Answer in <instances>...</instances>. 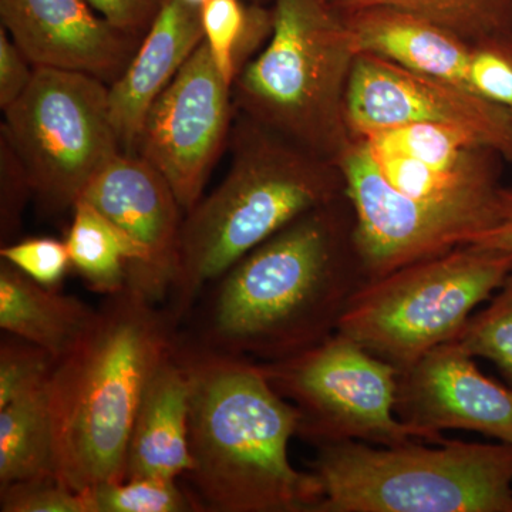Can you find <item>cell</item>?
Instances as JSON below:
<instances>
[{"label": "cell", "mask_w": 512, "mask_h": 512, "mask_svg": "<svg viewBox=\"0 0 512 512\" xmlns=\"http://www.w3.org/2000/svg\"><path fill=\"white\" fill-rule=\"evenodd\" d=\"M353 232L346 195L296 218L205 288L184 338L212 352L269 363L335 335L367 282Z\"/></svg>", "instance_id": "1"}, {"label": "cell", "mask_w": 512, "mask_h": 512, "mask_svg": "<svg viewBox=\"0 0 512 512\" xmlns=\"http://www.w3.org/2000/svg\"><path fill=\"white\" fill-rule=\"evenodd\" d=\"M191 382L190 483L197 511L313 512L318 477L288 457L299 413L261 365L194 345L178 333Z\"/></svg>", "instance_id": "2"}, {"label": "cell", "mask_w": 512, "mask_h": 512, "mask_svg": "<svg viewBox=\"0 0 512 512\" xmlns=\"http://www.w3.org/2000/svg\"><path fill=\"white\" fill-rule=\"evenodd\" d=\"M178 326L126 288L106 296L50 377L56 476L79 493L126 480L131 431L151 376Z\"/></svg>", "instance_id": "3"}, {"label": "cell", "mask_w": 512, "mask_h": 512, "mask_svg": "<svg viewBox=\"0 0 512 512\" xmlns=\"http://www.w3.org/2000/svg\"><path fill=\"white\" fill-rule=\"evenodd\" d=\"M222 183L187 212L165 311L180 325L207 286L306 212L345 195L338 164L238 114Z\"/></svg>", "instance_id": "4"}, {"label": "cell", "mask_w": 512, "mask_h": 512, "mask_svg": "<svg viewBox=\"0 0 512 512\" xmlns=\"http://www.w3.org/2000/svg\"><path fill=\"white\" fill-rule=\"evenodd\" d=\"M357 56L348 23L330 0H275L269 42L232 86L235 109L338 163L353 140L346 93Z\"/></svg>", "instance_id": "5"}, {"label": "cell", "mask_w": 512, "mask_h": 512, "mask_svg": "<svg viewBox=\"0 0 512 512\" xmlns=\"http://www.w3.org/2000/svg\"><path fill=\"white\" fill-rule=\"evenodd\" d=\"M316 448L322 500L313 512H512V444Z\"/></svg>", "instance_id": "6"}, {"label": "cell", "mask_w": 512, "mask_h": 512, "mask_svg": "<svg viewBox=\"0 0 512 512\" xmlns=\"http://www.w3.org/2000/svg\"><path fill=\"white\" fill-rule=\"evenodd\" d=\"M512 271V252L460 245L366 282L343 313L338 333L397 372L453 342L474 308Z\"/></svg>", "instance_id": "7"}, {"label": "cell", "mask_w": 512, "mask_h": 512, "mask_svg": "<svg viewBox=\"0 0 512 512\" xmlns=\"http://www.w3.org/2000/svg\"><path fill=\"white\" fill-rule=\"evenodd\" d=\"M0 131L22 158L43 210H73L123 148L111 123L109 84L90 74L35 69L28 89L3 110Z\"/></svg>", "instance_id": "8"}, {"label": "cell", "mask_w": 512, "mask_h": 512, "mask_svg": "<svg viewBox=\"0 0 512 512\" xmlns=\"http://www.w3.org/2000/svg\"><path fill=\"white\" fill-rule=\"evenodd\" d=\"M259 365L276 392L298 410L296 436L313 446L446 441L396 416L399 372L342 333L298 355Z\"/></svg>", "instance_id": "9"}, {"label": "cell", "mask_w": 512, "mask_h": 512, "mask_svg": "<svg viewBox=\"0 0 512 512\" xmlns=\"http://www.w3.org/2000/svg\"><path fill=\"white\" fill-rule=\"evenodd\" d=\"M336 164L352 205L353 235L367 282L466 245L497 217L498 200L433 204L397 194L360 137H353Z\"/></svg>", "instance_id": "10"}, {"label": "cell", "mask_w": 512, "mask_h": 512, "mask_svg": "<svg viewBox=\"0 0 512 512\" xmlns=\"http://www.w3.org/2000/svg\"><path fill=\"white\" fill-rule=\"evenodd\" d=\"M235 111L232 87L205 42L148 110L134 154L163 175L185 214L229 143Z\"/></svg>", "instance_id": "11"}, {"label": "cell", "mask_w": 512, "mask_h": 512, "mask_svg": "<svg viewBox=\"0 0 512 512\" xmlns=\"http://www.w3.org/2000/svg\"><path fill=\"white\" fill-rule=\"evenodd\" d=\"M346 120L353 137L409 123L460 127L512 164V116L507 110L460 84L369 53L356 57Z\"/></svg>", "instance_id": "12"}, {"label": "cell", "mask_w": 512, "mask_h": 512, "mask_svg": "<svg viewBox=\"0 0 512 512\" xmlns=\"http://www.w3.org/2000/svg\"><path fill=\"white\" fill-rule=\"evenodd\" d=\"M114 225L130 248L127 288L147 301H165L177 274L183 208L173 188L134 153H121L82 198Z\"/></svg>", "instance_id": "13"}, {"label": "cell", "mask_w": 512, "mask_h": 512, "mask_svg": "<svg viewBox=\"0 0 512 512\" xmlns=\"http://www.w3.org/2000/svg\"><path fill=\"white\" fill-rule=\"evenodd\" d=\"M474 359L454 340L431 349L397 375L396 416L439 440L443 430H466L512 444V389Z\"/></svg>", "instance_id": "14"}, {"label": "cell", "mask_w": 512, "mask_h": 512, "mask_svg": "<svg viewBox=\"0 0 512 512\" xmlns=\"http://www.w3.org/2000/svg\"><path fill=\"white\" fill-rule=\"evenodd\" d=\"M2 28L35 69L116 82L141 39L111 26L87 0H0Z\"/></svg>", "instance_id": "15"}, {"label": "cell", "mask_w": 512, "mask_h": 512, "mask_svg": "<svg viewBox=\"0 0 512 512\" xmlns=\"http://www.w3.org/2000/svg\"><path fill=\"white\" fill-rule=\"evenodd\" d=\"M202 42L201 8L165 0L133 59L109 86L111 123L124 153H134L148 110Z\"/></svg>", "instance_id": "16"}, {"label": "cell", "mask_w": 512, "mask_h": 512, "mask_svg": "<svg viewBox=\"0 0 512 512\" xmlns=\"http://www.w3.org/2000/svg\"><path fill=\"white\" fill-rule=\"evenodd\" d=\"M191 382L178 338L147 384L131 431L127 478L178 481L192 467Z\"/></svg>", "instance_id": "17"}, {"label": "cell", "mask_w": 512, "mask_h": 512, "mask_svg": "<svg viewBox=\"0 0 512 512\" xmlns=\"http://www.w3.org/2000/svg\"><path fill=\"white\" fill-rule=\"evenodd\" d=\"M357 52L382 57L423 74L468 86L471 46L429 20L392 8H366L343 15ZM471 90V89H470Z\"/></svg>", "instance_id": "18"}, {"label": "cell", "mask_w": 512, "mask_h": 512, "mask_svg": "<svg viewBox=\"0 0 512 512\" xmlns=\"http://www.w3.org/2000/svg\"><path fill=\"white\" fill-rule=\"evenodd\" d=\"M96 309L37 284L0 259V328L62 359L82 338Z\"/></svg>", "instance_id": "19"}, {"label": "cell", "mask_w": 512, "mask_h": 512, "mask_svg": "<svg viewBox=\"0 0 512 512\" xmlns=\"http://www.w3.org/2000/svg\"><path fill=\"white\" fill-rule=\"evenodd\" d=\"M47 387L0 409V487L56 474Z\"/></svg>", "instance_id": "20"}, {"label": "cell", "mask_w": 512, "mask_h": 512, "mask_svg": "<svg viewBox=\"0 0 512 512\" xmlns=\"http://www.w3.org/2000/svg\"><path fill=\"white\" fill-rule=\"evenodd\" d=\"M66 237L72 266L93 291L109 296L127 286L130 248L119 229L92 204L79 200Z\"/></svg>", "instance_id": "21"}, {"label": "cell", "mask_w": 512, "mask_h": 512, "mask_svg": "<svg viewBox=\"0 0 512 512\" xmlns=\"http://www.w3.org/2000/svg\"><path fill=\"white\" fill-rule=\"evenodd\" d=\"M342 15L392 8L429 20L470 46L512 36V0H330Z\"/></svg>", "instance_id": "22"}, {"label": "cell", "mask_w": 512, "mask_h": 512, "mask_svg": "<svg viewBox=\"0 0 512 512\" xmlns=\"http://www.w3.org/2000/svg\"><path fill=\"white\" fill-rule=\"evenodd\" d=\"M360 138L373 150L402 154L441 170L468 167L495 153L467 130L446 124H402Z\"/></svg>", "instance_id": "23"}, {"label": "cell", "mask_w": 512, "mask_h": 512, "mask_svg": "<svg viewBox=\"0 0 512 512\" xmlns=\"http://www.w3.org/2000/svg\"><path fill=\"white\" fill-rule=\"evenodd\" d=\"M201 22L215 66L232 87L249 55L271 35L272 10L247 8L242 0H208L201 8Z\"/></svg>", "instance_id": "24"}, {"label": "cell", "mask_w": 512, "mask_h": 512, "mask_svg": "<svg viewBox=\"0 0 512 512\" xmlns=\"http://www.w3.org/2000/svg\"><path fill=\"white\" fill-rule=\"evenodd\" d=\"M87 512H187L197 511L190 494L178 481L127 478L86 491Z\"/></svg>", "instance_id": "25"}, {"label": "cell", "mask_w": 512, "mask_h": 512, "mask_svg": "<svg viewBox=\"0 0 512 512\" xmlns=\"http://www.w3.org/2000/svg\"><path fill=\"white\" fill-rule=\"evenodd\" d=\"M454 342L471 356L493 362L512 383V271L487 308L471 315Z\"/></svg>", "instance_id": "26"}, {"label": "cell", "mask_w": 512, "mask_h": 512, "mask_svg": "<svg viewBox=\"0 0 512 512\" xmlns=\"http://www.w3.org/2000/svg\"><path fill=\"white\" fill-rule=\"evenodd\" d=\"M57 360L28 340L8 335L0 342V409L49 386Z\"/></svg>", "instance_id": "27"}, {"label": "cell", "mask_w": 512, "mask_h": 512, "mask_svg": "<svg viewBox=\"0 0 512 512\" xmlns=\"http://www.w3.org/2000/svg\"><path fill=\"white\" fill-rule=\"evenodd\" d=\"M468 86L512 116V36L471 46Z\"/></svg>", "instance_id": "28"}, {"label": "cell", "mask_w": 512, "mask_h": 512, "mask_svg": "<svg viewBox=\"0 0 512 512\" xmlns=\"http://www.w3.org/2000/svg\"><path fill=\"white\" fill-rule=\"evenodd\" d=\"M0 511L87 512V504L83 493L50 474L0 487Z\"/></svg>", "instance_id": "29"}, {"label": "cell", "mask_w": 512, "mask_h": 512, "mask_svg": "<svg viewBox=\"0 0 512 512\" xmlns=\"http://www.w3.org/2000/svg\"><path fill=\"white\" fill-rule=\"evenodd\" d=\"M0 259L47 288L62 284L72 266L66 242L55 238H28L10 242L0 248Z\"/></svg>", "instance_id": "30"}, {"label": "cell", "mask_w": 512, "mask_h": 512, "mask_svg": "<svg viewBox=\"0 0 512 512\" xmlns=\"http://www.w3.org/2000/svg\"><path fill=\"white\" fill-rule=\"evenodd\" d=\"M33 195L22 158L5 133L0 131V241L10 244L18 232L23 210Z\"/></svg>", "instance_id": "31"}, {"label": "cell", "mask_w": 512, "mask_h": 512, "mask_svg": "<svg viewBox=\"0 0 512 512\" xmlns=\"http://www.w3.org/2000/svg\"><path fill=\"white\" fill-rule=\"evenodd\" d=\"M111 26L143 39L165 0H87Z\"/></svg>", "instance_id": "32"}, {"label": "cell", "mask_w": 512, "mask_h": 512, "mask_svg": "<svg viewBox=\"0 0 512 512\" xmlns=\"http://www.w3.org/2000/svg\"><path fill=\"white\" fill-rule=\"evenodd\" d=\"M35 67L18 46L5 28H0V107L8 109L10 104L25 93L32 82Z\"/></svg>", "instance_id": "33"}, {"label": "cell", "mask_w": 512, "mask_h": 512, "mask_svg": "<svg viewBox=\"0 0 512 512\" xmlns=\"http://www.w3.org/2000/svg\"><path fill=\"white\" fill-rule=\"evenodd\" d=\"M467 244L512 252V185L501 187L498 192L497 217L494 224L477 232Z\"/></svg>", "instance_id": "34"}, {"label": "cell", "mask_w": 512, "mask_h": 512, "mask_svg": "<svg viewBox=\"0 0 512 512\" xmlns=\"http://www.w3.org/2000/svg\"><path fill=\"white\" fill-rule=\"evenodd\" d=\"M184 2H187L188 5L195 6V8H202L208 0H184Z\"/></svg>", "instance_id": "35"}]
</instances>
